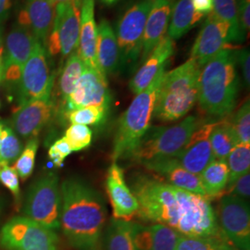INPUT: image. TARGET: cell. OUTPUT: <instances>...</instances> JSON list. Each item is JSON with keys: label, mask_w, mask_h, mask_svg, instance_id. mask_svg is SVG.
<instances>
[{"label": "cell", "mask_w": 250, "mask_h": 250, "mask_svg": "<svg viewBox=\"0 0 250 250\" xmlns=\"http://www.w3.org/2000/svg\"><path fill=\"white\" fill-rule=\"evenodd\" d=\"M61 228L76 250H102L107 208L100 193L85 181L68 178L61 186Z\"/></svg>", "instance_id": "6da1fadb"}, {"label": "cell", "mask_w": 250, "mask_h": 250, "mask_svg": "<svg viewBox=\"0 0 250 250\" xmlns=\"http://www.w3.org/2000/svg\"><path fill=\"white\" fill-rule=\"evenodd\" d=\"M239 76L234 49L224 48L200 69L198 105L209 116L224 119L236 105Z\"/></svg>", "instance_id": "7a4b0ae2"}, {"label": "cell", "mask_w": 250, "mask_h": 250, "mask_svg": "<svg viewBox=\"0 0 250 250\" xmlns=\"http://www.w3.org/2000/svg\"><path fill=\"white\" fill-rule=\"evenodd\" d=\"M199 72L200 67L192 59L172 71L165 72L153 118L168 123L186 116L197 103Z\"/></svg>", "instance_id": "3957f363"}, {"label": "cell", "mask_w": 250, "mask_h": 250, "mask_svg": "<svg viewBox=\"0 0 250 250\" xmlns=\"http://www.w3.org/2000/svg\"><path fill=\"white\" fill-rule=\"evenodd\" d=\"M165 74L161 69L151 83L135 95V98L119 120L113 140L111 159L113 162L127 159L141 138L150 128L154 108Z\"/></svg>", "instance_id": "277c9868"}, {"label": "cell", "mask_w": 250, "mask_h": 250, "mask_svg": "<svg viewBox=\"0 0 250 250\" xmlns=\"http://www.w3.org/2000/svg\"><path fill=\"white\" fill-rule=\"evenodd\" d=\"M203 124V120L191 115L177 125L149 128L126 160L142 165L148 161L174 158Z\"/></svg>", "instance_id": "5b68a950"}, {"label": "cell", "mask_w": 250, "mask_h": 250, "mask_svg": "<svg viewBox=\"0 0 250 250\" xmlns=\"http://www.w3.org/2000/svg\"><path fill=\"white\" fill-rule=\"evenodd\" d=\"M132 187L139 206L136 215L141 220L175 228L178 206L170 185L143 175L134 178Z\"/></svg>", "instance_id": "8992f818"}, {"label": "cell", "mask_w": 250, "mask_h": 250, "mask_svg": "<svg viewBox=\"0 0 250 250\" xmlns=\"http://www.w3.org/2000/svg\"><path fill=\"white\" fill-rule=\"evenodd\" d=\"M172 188L178 206L177 223L174 230L182 235L200 237L215 236L224 232L207 197Z\"/></svg>", "instance_id": "52a82bcc"}, {"label": "cell", "mask_w": 250, "mask_h": 250, "mask_svg": "<svg viewBox=\"0 0 250 250\" xmlns=\"http://www.w3.org/2000/svg\"><path fill=\"white\" fill-rule=\"evenodd\" d=\"M153 0H138L120 17L115 29L122 70L134 71L141 57L144 31Z\"/></svg>", "instance_id": "ba28073f"}, {"label": "cell", "mask_w": 250, "mask_h": 250, "mask_svg": "<svg viewBox=\"0 0 250 250\" xmlns=\"http://www.w3.org/2000/svg\"><path fill=\"white\" fill-rule=\"evenodd\" d=\"M62 193L59 177L53 172L41 176L28 191L25 217L51 230L61 227Z\"/></svg>", "instance_id": "9c48e42d"}, {"label": "cell", "mask_w": 250, "mask_h": 250, "mask_svg": "<svg viewBox=\"0 0 250 250\" xmlns=\"http://www.w3.org/2000/svg\"><path fill=\"white\" fill-rule=\"evenodd\" d=\"M0 244L6 250H60L56 232L25 216L5 224L0 230Z\"/></svg>", "instance_id": "30bf717a"}, {"label": "cell", "mask_w": 250, "mask_h": 250, "mask_svg": "<svg viewBox=\"0 0 250 250\" xmlns=\"http://www.w3.org/2000/svg\"><path fill=\"white\" fill-rule=\"evenodd\" d=\"M18 83L20 106L35 99L51 98L54 75L49 69L45 45L38 40L22 67Z\"/></svg>", "instance_id": "8fae6325"}, {"label": "cell", "mask_w": 250, "mask_h": 250, "mask_svg": "<svg viewBox=\"0 0 250 250\" xmlns=\"http://www.w3.org/2000/svg\"><path fill=\"white\" fill-rule=\"evenodd\" d=\"M80 8L81 0L57 4L53 27L45 45L51 56L67 57L78 48Z\"/></svg>", "instance_id": "7c38bea8"}, {"label": "cell", "mask_w": 250, "mask_h": 250, "mask_svg": "<svg viewBox=\"0 0 250 250\" xmlns=\"http://www.w3.org/2000/svg\"><path fill=\"white\" fill-rule=\"evenodd\" d=\"M220 228L239 250H250V210L249 201L233 195L221 198L217 209Z\"/></svg>", "instance_id": "4fadbf2b"}, {"label": "cell", "mask_w": 250, "mask_h": 250, "mask_svg": "<svg viewBox=\"0 0 250 250\" xmlns=\"http://www.w3.org/2000/svg\"><path fill=\"white\" fill-rule=\"evenodd\" d=\"M66 110L83 107H102L109 109L111 95L107 77L98 69L85 67L70 97L66 99Z\"/></svg>", "instance_id": "5bb4252c"}, {"label": "cell", "mask_w": 250, "mask_h": 250, "mask_svg": "<svg viewBox=\"0 0 250 250\" xmlns=\"http://www.w3.org/2000/svg\"><path fill=\"white\" fill-rule=\"evenodd\" d=\"M229 41V27L217 18L213 13L206 19L194 45L191 49V58L200 69L213 57L225 48Z\"/></svg>", "instance_id": "9a60e30c"}, {"label": "cell", "mask_w": 250, "mask_h": 250, "mask_svg": "<svg viewBox=\"0 0 250 250\" xmlns=\"http://www.w3.org/2000/svg\"><path fill=\"white\" fill-rule=\"evenodd\" d=\"M36 39L25 27L15 25L7 36V55L2 74L8 82H19L22 67L33 52Z\"/></svg>", "instance_id": "2e32d148"}, {"label": "cell", "mask_w": 250, "mask_h": 250, "mask_svg": "<svg viewBox=\"0 0 250 250\" xmlns=\"http://www.w3.org/2000/svg\"><path fill=\"white\" fill-rule=\"evenodd\" d=\"M217 122L200 125L190 136L184 148L174 157L186 170L199 175L206 166L214 160L209 136Z\"/></svg>", "instance_id": "e0dca14e"}, {"label": "cell", "mask_w": 250, "mask_h": 250, "mask_svg": "<svg viewBox=\"0 0 250 250\" xmlns=\"http://www.w3.org/2000/svg\"><path fill=\"white\" fill-rule=\"evenodd\" d=\"M106 189L113 209V218L131 221L137 213V199L125 182L124 170L117 162H112L106 177Z\"/></svg>", "instance_id": "ac0fdd59"}, {"label": "cell", "mask_w": 250, "mask_h": 250, "mask_svg": "<svg viewBox=\"0 0 250 250\" xmlns=\"http://www.w3.org/2000/svg\"><path fill=\"white\" fill-rule=\"evenodd\" d=\"M50 99H35L20 106L12 118L15 131L23 137H36L53 115Z\"/></svg>", "instance_id": "d6986e66"}, {"label": "cell", "mask_w": 250, "mask_h": 250, "mask_svg": "<svg viewBox=\"0 0 250 250\" xmlns=\"http://www.w3.org/2000/svg\"><path fill=\"white\" fill-rule=\"evenodd\" d=\"M56 6L50 0H27L19 15L20 25L27 28L44 45L53 27Z\"/></svg>", "instance_id": "ffe728a7"}, {"label": "cell", "mask_w": 250, "mask_h": 250, "mask_svg": "<svg viewBox=\"0 0 250 250\" xmlns=\"http://www.w3.org/2000/svg\"><path fill=\"white\" fill-rule=\"evenodd\" d=\"M172 8V0H153L144 31L140 62L143 63L146 60L155 46L165 36L170 23Z\"/></svg>", "instance_id": "44dd1931"}, {"label": "cell", "mask_w": 250, "mask_h": 250, "mask_svg": "<svg viewBox=\"0 0 250 250\" xmlns=\"http://www.w3.org/2000/svg\"><path fill=\"white\" fill-rule=\"evenodd\" d=\"M174 53V42L169 36H164L161 42L155 46L151 53L146 58L140 69L135 72L130 81L129 87L134 95L146 89L161 69L166 67Z\"/></svg>", "instance_id": "7402d4cb"}, {"label": "cell", "mask_w": 250, "mask_h": 250, "mask_svg": "<svg viewBox=\"0 0 250 250\" xmlns=\"http://www.w3.org/2000/svg\"><path fill=\"white\" fill-rule=\"evenodd\" d=\"M142 166L146 170L159 174L162 178L166 179L167 184L174 188L206 197L199 175L186 170L174 158L148 161L143 163Z\"/></svg>", "instance_id": "603a6c76"}, {"label": "cell", "mask_w": 250, "mask_h": 250, "mask_svg": "<svg viewBox=\"0 0 250 250\" xmlns=\"http://www.w3.org/2000/svg\"><path fill=\"white\" fill-rule=\"evenodd\" d=\"M97 38L95 0H81L80 35L77 53L86 67L99 70L96 57Z\"/></svg>", "instance_id": "cb8c5ba5"}, {"label": "cell", "mask_w": 250, "mask_h": 250, "mask_svg": "<svg viewBox=\"0 0 250 250\" xmlns=\"http://www.w3.org/2000/svg\"><path fill=\"white\" fill-rule=\"evenodd\" d=\"M96 57L99 71L106 77L122 71L115 32L106 19H102L98 26Z\"/></svg>", "instance_id": "d4e9b609"}, {"label": "cell", "mask_w": 250, "mask_h": 250, "mask_svg": "<svg viewBox=\"0 0 250 250\" xmlns=\"http://www.w3.org/2000/svg\"><path fill=\"white\" fill-rule=\"evenodd\" d=\"M203 17L204 15L194 9L191 0H179L172 8L168 36L172 40L181 38L197 25Z\"/></svg>", "instance_id": "484cf974"}, {"label": "cell", "mask_w": 250, "mask_h": 250, "mask_svg": "<svg viewBox=\"0 0 250 250\" xmlns=\"http://www.w3.org/2000/svg\"><path fill=\"white\" fill-rule=\"evenodd\" d=\"M199 179L208 200L223 197L229 180V169L226 161L212 160L199 173Z\"/></svg>", "instance_id": "4316f807"}, {"label": "cell", "mask_w": 250, "mask_h": 250, "mask_svg": "<svg viewBox=\"0 0 250 250\" xmlns=\"http://www.w3.org/2000/svg\"><path fill=\"white\" fill-rule=\"evenodd\" d=\"M209 142L213 158L222 161H226L233 147L240 144L232 123L227 117L217 122L209 136Z\"/></svg>", "instance_id": "83f0119b"}, {"label": "cell", "mask_w": 250, "mask_h": 250, "mask_svg": "<svg viewBox=\"0 0 250 250\" xmlns=\"http://www.w3.org/2000/svg\"><path fill=\"white\" fill-rule=\"evenodd\" d=\"M103 250H135L132 240V222L111 219L103 233Z\"/></svg>", "instance_id": "f1b7e54d"}, {"label": "cell", "mask_w": 250, "mask_h": 250, "mask_svg": "<svg viewBox=\"0 0 250 250\" xmlns=\"http://www.w3.org/2000/svg\"><path fill=\"white\" fill-rule=\"evenodd\" d=\"M213 14L229 27L230 43H242L246 39V32L238 16L236 0H213Z\"/></svg>", "instance_id": "f546056e"}, {"label": "cell", "mask_w": 250, "mask_h": 250, "mask_svg": "<svg viewBox=\"0 0 250 250\" xmlns=\"http://www.w3.org/2000/svg\"><path fill=\"white\" fill-rule=\"evenodd\" d=\"M237 250L224 232L215 236L180 235L175 250Z\"/></svg>", "instance_id": "4dcf8cb0"}, {"label": "cell", "mask_w": 250, "mask_h": 250, "mask_svg": "<svg viewBox=\"0 0 250 250\" xmlns=\"http://www.w3.org/2000/svg\"><path fill=\"white\" fill-rule=\"evenodd\" d=\"M85 64L82 61L77 52H72L69 56L59 81L60 91L64 101H66V99L73 92L83 72L85 70Z\"/></svg>", "instance_id": "1f68e13d"}, {"label": "cell", "mask_w": 250, "mask_h": 250, "mask_svg": "<svg viewBox=\"0 0 250 250\" xmlns=\"http://www.w3.org/2000/svg\"><path fill=\"white\" fill-rule=\"evenodd\" d=\"M226 163L229 169V180L227 189L245 175L250 170V144L236 145L226 159Z\"/></svg>", "instance_id": "d6a6232c"}, {"label": "cell", "mask_w": 250, "mask_h": 250, "mask_svg": "<svg viewBox=\"0 0 250 250\" xmlns=\"http://www.w3.org/2000/svg\"><path fill=\"white\" fill-rule=\"evenodd\" d=\"M108 110L102 107H83L67 111V118L72 125H99L106 121Z\"/></svg>", "instance_id": "836d02e7"}, {"label": "cell", "mask_w": 250, "mask_h": 250, "mask_svg": "<svg viewBox=\"0 0 250 250\" xmlns=\"http://www.w3.org/2000/svg\"><path fill=\"white\" fill-rule=\"evenodd\" d=\"M39 141L37 137L30 138L23 150H21L20 156L16 159L13 169L16 170L20 178L26 180L30 177L35 169L36 153L38 150Z\"/></svg>", "instance_id": "e575fe53"}, {"label": "cell", "mask_w": 250, "mask_h": 250, "mask_svg": "<svg viewBox=\"0 0 250 250\" xmlns=\"http://www.w3.org/2000/svg\"><path fill=\"white\" fill-rule=\"evenodd\" d=\"M153 250H175L180 233L173 228L164 224L151 225Z\"/></svg>", "instance_id": "d590c367"}, {"label": "cell", "mask_w": 250, "mask_h": 250, "mask_svg": "<svg viewBox=\"0 0 250 250\" xmlns=\"http://www.w3.org/2000/svg\"><path fill=\"white\" fill-rule=\"evenodd\" d=\"M21 152L18 136L9 127H3L0 140V161L9 163L16 161Z\"/></svg>", "instance_id": "8d00e7d4"}, {"label": "cell", "mask_w": 250, "mask_h": 250, "mask_svg": "<svg viewBox=\"0 0 250 250\" xmlns=\"http://www.w3.org/2000/svg\"><path fill=\"white\" fill-rule=\"evenodd\" d=\"M64 137L70 145L72 152H77L89 147L93 134L86 125H72L66 130Z\"/></svg>", "instance_id": "74e56055"}, {"label": "cell", "mask_w": 250, "mask_h": 250, "mask_svg": "<svg viewBox=\"0 0 250 250\" xmlns=\"http://www.w3.org/2000/svg\"><path fill=\"white\" fill-rule=\"evenodd\" d=\"M232 127L240 144H250V104L246 100L232 121Z\"/></svg>", "instance_id": "f35d334b"}, {"label": "cell", "mask_w": 250, "mask_h": 250, "mask_svg": "<svg viewBox=\"0 0 250 250\" xmlns=\"http://www.w3.org/2000/svg\"><path fill=\"white\" fill-rule=\"evenodd\" d=\"M132 240L135 250H153L151 225L132 222Z\"/></svg>", "instance_id": "ab89813d"}, {"label": "cell", "mask_w": 250, "mask_h": 250, "mask_svg": "<svg viewBox=\"0 0 250 250\" xmlns=\"http://www.w3.org/2000/svg\"><path fill=\"white\" fill-rule=\"evenodd\" d=\"M0 183L8 188L16 198L20 196V182L16 170L9 163L0 161Z\"/></svg>", "instance_id": "60d3db41"}, {"label": "cell", "mask_w": 250, "mask_h": 250, "mask_svg": "<svg viewBox=\"0 0 250 250\" xmlns=\"http://www.w3.org/2000/svg\"><path fill=\"white\" fill-rule=\"evenodd\" d=\"M72 150L68 141L63 136L58 139L48 149V157L56 167H61L64 160L71 155Z\"/></svg>", "instance_id": "b9f144b4"}, {"label": "cell", "mask_w": 250, "mask_h": 250, "mask_svg": "<svg viewBox=\"0 0 250 250\" xmlns=\"http://www.w3.org/2000/svg\"><path fill=\"white\" fill-rule=\"evenodd\" d=\"M234 58L236 66L241 70L242 76L246 87L249 89L250 85V55L249 48H240L234 50Z\"/></svg>", "instance_id": "7bdbcfd3"}, {"label": "cell", "mask_w": 250, "mask_h": 250, "mask_svg": "<svg viewBox=\"0 0 250 250\" xmlns=\"http://www.w3.org/2000/svg\"><path fill=\"white\" fill-rule=\"evenodd\" d=\"M227 193H232L233 196L240 197L246 201H249L250 197V172L246 173L245 175L238 179L232 185V188L228 189Z\"/></svg>", "instance_id": "ee69618b"}, {"label": "cell", "mask_w": 250, "mask_h": 250, "mask_svg": "<svg viewBox=\"0 0 250 250\" xmlns=\"http://www.w3.org/2000/svg\"><path fill=\"white\" fill-rule=\"evenodd\" d=\"M238 16L244 31L250 32V0H236Z\"/></svg>", "instance_id": "f6af8a7d"}, {"label": "cell", "mask_w": 250, "mask_h": 250, "mask_svg": "<svg viewBox=\"0 0 250 250\" xmlns=\"http://www.w3.org/2000/svg\"><path fill=\"white\" fill-rule=\"evenodd\" d=\"M194 9L202 15H208L212 12L213 0H191Z\"/></svg>", "instance_id": "bcb514c9"}, {"label": "cell", "mask_w": 250, "mask_h": 250, "mask_svg": "<svg viewBox=\"0 0 250 250\" xmlns=\"http://www.w3.org/2000/svg\"><path fill=\"white\" fill-rule=\"evenodd\" d=\"M14 0H0V23L9 17Z\"/></svg>", "instance_id": "7dc6e473"}, {"label": "cell", "mask_w": 250, "mask_h": 250, "mask_svg": "<svg viewBox=\"0 0 250 250\" xmlns=\"http://www.w3.org/2000/svg\"><path fill=\"white\" fill-rule=\"evenodd\" d=\"M99 1L102 2L105 5H107V6H112V5H115L118 2H120L122 0H99Z\"/></svg>", "instance_id": "c3c4849f"}, {"label": "cell", "mask_w": 250, "mask_h": 250, "mask_svg": "<svg viewBox=\"0 0 250 250\" xmlns=\"http://www.w3.org/2000/svg\"><path fill=\"white\" fill-rule=\"evenodd\" d=\"M54 2L55 4H59V3H66V2H72V1H75V0H50Z\"/></svg>", "instance_id": "681fc988"}, {"label": "cell", "mask_w": 250, "mask_h": 250, "mask_svg": "<svg viewBox=\"0 0 250 250\" xmlns=\"http://www.w3.org/2000/svg\"><path fill=\"white\" fill-rule=\"evenodd\" d=\"M1 76H2V59L0 60V80H1Z\"/></svg>", "instance_id": "f907efd6"}, {"label": "cell", "mask_w": 250, "mask_h": 250, "mask_svg": "<svg viewBox=\"0 0 250 250\" xmlns=\"http://www.w3.org/2000/svg\"><path fill=\"white\" fill-rule=\"evenodd\" d=\"M2 51H3V48H2V46L0 45V60L2 59Z\"/></svg>", "instance_id": "816d5d0a"}, {"label": "cell", "mask_w": 250, "mask_h": 250, "mask_svg": "<svg viewBox=\"0 0 250 250\" xmlns=\"http://www.w3.org/2000/svg\"><path fill=\"white\" fill-rule=\"evenodd\" d=\"M2 129H3V125L0 124V140H1V133H2Z\"/></svg>", "instance_id": "f5cc1de1"}, {"label": "cell", "mask_w": 250, "mask_h": 250, "mask_svg": "<svg viewBox=\"0 0 250 250\" xmlns=\"http://www.w3.org/2000/svg\"><path fill=\"white\" fill-rule=\"evenodd\" d=\"M0 209H1V204H0Z\"/></svg>", "instance_id": "db71d44e"}, {"label": "cell", "mask_w": 250, "mask_h": 250, "mask_svg": "<svg viewBox=\"0 0 250 250\" xmlns=\"http://www.w3.org/2000/svg\"><path fill=\"white\" fill-rule=\"evenodd\" d=\"M238 250V249H237V250Z\"/></svg>", "instance_id": "11a10c76"}]
</instances>
